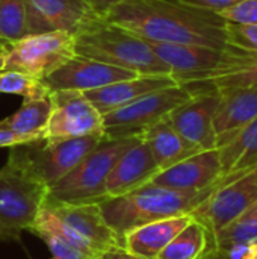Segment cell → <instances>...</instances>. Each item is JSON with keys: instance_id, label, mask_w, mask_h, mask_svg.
Listing matches in <instances>:
<instances>
[{"instance_id": "cell-16", "label": "cell", "mask_w": 257, "mask_h": 259, "mask_svg": "<svg viewBox=\"0 0 257 259\" xmlns=\"http://www.w3.org/2000/svg\"><path fill=\"white\" fill-rule=\"evenodd\" d=\"M156 173H159V167L151 155V150L145 140L139 137L130 147L126 149L112 167L105 185L106 199L127 194L148 184Z\"/></svg>"}, {"instance_id": "cell-15", "label": "cell", "mask_w": 257, "mask_h": 259, "mask_svg": "<svg viewBox=\"0 0 257 259\" xmlns=\"http://www.w3.org/2000/svg\"><path fill=\"white\" fill-rule=\"evenodd\" d=\"M223 179V168L220 150H201L189 158L161 170L148 184L182 190V191H203L215 187Z\"/></svg>"}, {"instance_id": "cell-4", "label": "cell", "mask_w": 257, "mask_h": 259, "mask_svg": "<svg viewBox=\"0 0 257 259\" xmlns=\"http://www.w3.org/2000/svg\"><path fill=\"white\" fill-rule=\"evenodd\" d=\"M139 137L103 138L67 176L48 188L47 202L100 203L106 199V179L118 158Z\"/></svg>"}, {"instance_id": "cell-29", "label": "cell", "mask_w": 257, "mask_h": 259, "mask_svg": "<svg viewBox=\"0 0 257 259\" xmlns=\"http://www.w3.org/2000/svg\"><path fill=\"white\" fill-rule=\"evenodd\" d=\"M32 234H35L36 237H39L45 246L48 247L52 258L53 259H91L92 256L80 252L79 249H76L74 246H71L70 243H67L64 238H61L59 235H56L55 232L44 229V228H38V226H32L29 229Z\"/></svg>"}, {"instance_id": "cell-28", "label": "cell", "mask_w": 257, "mask_h": 259, "mask_svg": "<svg viewBox=\"0 0 257 259\" xmlns=\"http://www.w3.org/2000/svg\"><path fill=\"white\" fill-rule=\"evenodd\" d=\"M242 243H257V219L241 215L209 237V244L215 247H227Z\"/></svg>"}, {"instance_id": "cell-3", "label": "cell", "mask_w": 257, "mask_h": 259, "mask_svg": "<svg viewBox=\"0 0 257 259\" xmlns=\"http://www.w3.org/2000/svg\"><path fill=\"white\" fill-rule=\"evenodd\" d=\"M76 55L115 65L136 74H170V68L155 55L148 41L121 29L103 17L88 20L74 33Z\"/></svg>"}, {"instance_id": "cell-8", "label": "cell", "mask_w": 257, "mask_h": 259, "mask_svg": "<svg viewBox=\"0 0 257 259\" xmlns=\"http://www.w3.org/2000/svg\"><path fill=\"white\" fill-rule=\"evenodd\" d=\"M191 97L192 93L183 85L148 93L126 106L103 114V134L106 138L141 137Z\"/></svg>"}, {"instance_id": "cell-26", "label": "cell", "mask_w": 257, "mask_h": 259, "mask_svg": "<svg viewBox=\"0 0 257 259\" xmlns=\"http://www.w3.org/2000/svg\"><path fill=\"white\" fill-rule=\"evenodd\" d=\"M30 35L26 0H0V38L14 42Z\"/></svg>"}, {"instance_id": "cell-11", "label": "cell", "mask_w": 257, "mask_h": 259, "mask_svg": "<svg viewBox=\"0 0 257 259\" xmlns=\"http://www.w3.org/2000/svg\"><path fill=\"white\" fill-rule=\"evenodd\" d=\"M48 96L53 109L42 132V140L59 141L103 132V115L82 91L56 90L50 91Z\"/></svg>"}, {"instance_id": "cell-5", "label": "cell", "mask_w": 257, "mask_h": 259, "mask_svg": "<svg viewBox=\"0 0 257 259\" xmlns=\"http://www.w3.org/2000/svg\"><path fill=\"white\" fill-rule=\"evenodd\" d=\"M48 188L12 158L0 168V238L29 231L47 200Z\"/></svg>"}, {"instance_id": "cell-12", "label": "cell", "mask_w": 257, "mask_h": 259, "mask_svg": "<svg viewBox=\"0 0 257 259\" xmlns=\"http://www.w3.org/2000/svg\"><path fill=\"white\" fill-rule=\"evenodd\" d=\"M44 206L94 255L114 247H123V240L109 228L98 203H58L45 200Z\"/></svg>"}, {"instance_id": "cell-31", "label": "cell", "mask_w": 257, "mask_h": 259, "mask_svg": "<svg viewBox=\"0 0 257 259\" xmlns=\"http://www.w3.org/2000/svg\"><path fill=\"white\" fill-rule=\"evenodd\" d=\"M217 14L229 23L257 24V0H241Z\"/></svg>"}, {"instance_id": "cell-2", "label": "cell", "mask_w": 257, "mask_h": 259, "mask_svg": "<svg viewBox=\"0 0 257 259\" xmlns=\"http://www.w3.org/2000/svg\"><path fill=\"white\" fill-rule=\"evenodd\" d=\"M218 184L203 191H182L145 184L127 194L105 199L98 205L109 228L123 240L124 234L129 231L150 222L191 215V212L211 196Z\"/></svg>"}, {"instance_id": "cell-33", "label": "cell", "mask_w": 257, "mask_h": 259, "mask_svg": "<svg viewBox=\"0 0 257 259\" xmlns=\"http://www.w3.org/2000/svg\"><path fill=\"white\" fill-rule=\"evenodd\" d=\"M91 259H142L129 253L124 247H114V249H109L106 252H101V253H97L95 256H92Z\"/></svg>"}, {"instance_id": "cell-19", "label": "cell", "mask_w": 257, "mask_h": 259, "mask_svg": "<svg viewBox=\"0 0 257 259\" xmlns=\"http://www.w3.org/2000/svg\"><path fill=\"white\" fill-rule=\"evenodd\" d=\"M173 85L179 83L170 74H138L135 77L118 80L101 88L83 91V96L103 115L106 112L126 106L148 93Z\"/></svg>"}, {"instance_id": "cell-32", "label": "cell", "mask_w": 257, "mask_h": 259, "mask_svg": "<svg viewBox=\"0 0 257 259\" xmlns=\"http://www.w3.org/2000/svg\"><path fill=\"white\" fill-rule=\"evenodd\" d=\"M188 5L197 6V8H203V9H209L214 12H220L226 8H230L232 5L241 2V0H182Z\"/></svg>"}, {"instance_id": "cell-35", "label": "cell", "mask_w": 257, "mask_h": 259, "mask_svg": "<svg viewBox=\"0 0 257 259\" xmlns=\"http://www.w3.org/2000/svg\"><path fill=\"white\" fill-rule=\"evenodd\" d=\"M97 15H100V17H105L106 15V12L114 6V5H117L118 2H121V0H83Z\"/></svg>"}, {"instance_id": "cell-6", "label": "cell", "mask_w": 257, "mask_h": 259, "mask_svg": "<svg viewBox=\"0 0 257 259\" xmlns=\"http://www.w3.org/2000/svg\"><path fill=\"white\" fill-rule=\"evenodd\" d=\"M103 138V132L59 141L39 138L11 147L9 158L50 188L67 176Z\"/></svg>"}, {"instance_id": "cell-22", "label": "cell", "mask_w": 257, "mask_h": 259, "mask_svg": "<svg viewBox=\"0 0 257 259\" xmlns=\"http://www.w3.org/2000/svg\"><path fill=\"white\" fill-rule=\"evenodd\" d=\"M223 178L257 167V118L242 127L230 141L218 147Z\"/></svg>"}, {"instance_id": "cell-38", "label": "cell", "mask_w": 257, "mask_h": 259, "mask_svg": "<svg viewBox=\"0 0 257 259\" xmlns=\"http://www.w3.org/2000/svg\"><path fill=\"white\" fill-rule=\"evenodd\" d=\"M3 65H5V55H0V70L3 68Z\"/></svg>"}, {"instance_id": "cell-23", "label": "cell", "mask_w": 257, "mask_h": 259, "mask_svg": "<svg viewBox=\"0 0 257 259\" xmlns=\"http://www.w3.org/2000/svg\"><path fill=\"white\" fill-rule=\"evenodd\" d=\"M52 109L53 103L50 96L24 100L17 112L0 121V127L27 140L29 143L36 141L42 138V132L47 126Z\"/></svg>"}, {"instance_id": "cell-7", "label": "cell", "mask_w": 257, "mask_h": 259, "mask_svg": "<svg viewBox=\"0 0 257 259\" xmlns=\"http://www.w3.org/2000/svg\"><path fill=\"white\" fill-rule=\"evenodd\" d=\"M148 44L155 55L170 68L171 77L179 85L200 82L220 73L242 67L254 55V52H245L235 47L214 49L155 41H148Z\"/></svg>"}, {"instance_id": "cell-9", "label": "cell", "mask_w": 257, "mask_h": 259, "mask_svg": "<svg viewBox=\"0 0 257 259\" xmlns=\"http://www.w3.org/2000/svg\"><path fill=\"white\" fill-rule=\"evenodd\" d=\"M73 56H76L74 35L64 30H53L29 35L11 42L5 55L3 68L42 80Z\"/></svg>"}, {"instance_id": "cell-25", "label": "cell", "mask_w": 257, "mask_h": 259, "mask_svg": "<svg viewBox=\"0 0 257 259\" xmlns=\"http://www.w3.org/2000/svg\"><path fill=\"white\" fill-rule=\"evenodd\" d=\"M257 85V52H254L253 58L244 64L242 67L233 68L226 73H220L209 79L186 83V87L192 94L200 91H221L227 88H239V87H251Z\"/></svg>"}, {"instance_id": "cell-24", "label": "cell", "mask_w": 257, "mask_h": 259, "mask_svg": "<svg viewBox=\"0 0 257 259\" xmlns=\"http://www.w3.org/2000/svg\"><path fill=\"white\" fill-rule=\"evenodd\" d=\"M208 229L192 219L162 250L158 259H198L209 244Z\"/></svg>"}, {"instance_id": "cell-27", "label": "cell", "mask_w": 257, "mask_h": 259, "mask_svg": "<svg viewBox=\"0 0 257 259\" xmlns=\"http://www.w3.org/2000/svg\"><path fill=\"white\" fill-rule=\"evenodd\" d=\"M0 93L3 94H15L23 97L24 100H33L47 97L50 90L47 85L36 77L29 74L14 71V70H0Z\"/></svg>"}, {"instance_id": "cell-21", "label": "cell", "mask_w": 257, "mask_h": 259, "mask_svg": "<svg viewBox=\"0 0 257 259\" xmlns=\"http://www.w3.org/2000/svg\"><path fill=\"white\" fill-rule=\"evenodd\" d=\"M141 137L148 144L151 155L159 167V171L189 158L194 153L201 152L189 141H186L173 127L167 117L148 127Z\"/></svg>"}, {"instance_id": "cell-10", "label": "cell", "mask_w": 257, "mask_h": 259, "mask_svg": "<svg viewBox=\"0 0 257 259\" xmlns=\"http://www.w3.org/2000/svg\"><path fill=\"white\" fill-rule=\"evenodd\" d=\"M257 202V167L224 176L211 196L198 205L191 217L200 222L212 237L215 232L239 219Z\"/></svg>"}, {"instance_id": "cell-30", "label": "cell", "mask_w": 257, "mask_h": 259, "mask_svg": "<svg viewBox=\"0 0 257 259\" xmlns=\"http://www.w3.org/2000/svg\"><path fill=\"white\" fill-rule=\"evenodd\" d=\"M227 42L230 47L257 52V24H236L227 21Z\"/></svg>"}, {"instance_id": "cell-34", "label": "cell", "mask_w": 257, "mask_h": 259, "mask_svg": "<svg viewBox=\"0 0 257 259\" xmlns=\"http://www.w3.org/2000/svg\"><path fill=\"white\" fill-rule=\"evenodd\" d=\"M24 143H29L27 140L6 131V129H2L0 127V149L2 147H15V146H20V144H24Z\"/></svg>"}, {"instance_id": "cell-20", "label": "cell", "mask_w": 257, "mask_h": 259, "mask_svg": "<svg viewBox=\"0 0 257 259\" xmlns=\"http://www.w3.org/2000/svg\"><path fill=\"white\" fill-rule=\"evenodd\" d=\"M192 220L191 215H177L138 226L123 237V247L142 259H158L170 241Z\"/></svg>"}, {"instance_id": "cell-1", "label": "cell", "mask_w": 257, "mask_h": 259, "mask_svg": "<svg viewBox=\"0 0 257 259\" xmlns=\"http://www.w3.org/2000/svg\"><path fill=\"white\" fill-rule=\"evenodd\" d=\"M103 18L147 41L230 47L223 17L182 0H121Z\"/></svg>"}, {"instance_id": "cell-36", "label": "cell", "mask_w": 257, "mask_h": 259, "mask_svg": "<svg viewBox=\"0 0 257 259\" xmlns=\"http://www.w3.org/2000/svg\"><path fill=\"white\" fill-rule=\"evenodd\" d=\"M242 215H245V217H251V219H257V202L253 205V206H250Z\"/></svg>"}, {"instance_id": "cell-37", "label": "cell", "mask_w": 257, "mask_h": 259, "mask_svg": "<svg viewBox=\"0 0 257 259\" xmlns=\"http://www.w3.org/2000/svg\"><path fill=\"white\" fill-rule=\"evenodd\" d=\"M9 47H11V42H8V41H5V39L0 38V55H6L8 50H9Z\"/></svg>"}, {"instance_id": "cell-14", "label": "cell", "mask_w": 257, "mask_h": 259, "mask_svg": "<svg viewBox=\"0 0 257 259\" xmlns=\"http://www.w3.org/2000/svg\"><path fill=\"white\" fill-rule=\"evenodd\" d=\"M135 76L138 74L133 71L76 55L44 77L42 82L50 91L76 90L83 93Z\"/></svg>"}, {"instance_id": "cell-13", "label": "cell", "mask_w": 257, "mask_h": 259, "mask_svg": "<svg viewBox=\"0 0 257 259\" xmlns=\"http://www.w3.org/2000/svg\"><path fill=\"white\" fill-rule=\"evenodd\" d=\"M221 96L218 91L194 93L189 100L168 114L173 127L198 150L217 149V134L214 117L220 106Z\"/></svg>"}, {"instance_id": "cell-17", "label": "cell", "mask_w": 257, "mask_h": 259, "mask_svg": "<svg viewBox=\"0 0 257 259\" xmlns=\"http://www.w3.org/2000/svg\"><path fill=\"white\" fill-rule=\"evenodd\" d=\"M30 35L64 30L76 33L97 14L83 0H26ZM100 17V15H98Z\"/></svg>"}, {"instance_id": "cell-18", "label": "cell", "mask_w": 257, "mask_h": 259, "mask_svg": "<svg viewBox=\"0 0 257 259\" xmlns=\"http://www.w3.org/2000/svg\"><path fill=\"white\" fill-rule=\"evenodd\" d=\"M218 93L221 102L214 117L217 149L257 118V85L227 88Z\"/></svg>"}]
</instances>
